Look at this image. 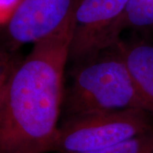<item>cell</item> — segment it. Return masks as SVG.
Wrapping results in <instances>:
<instances>
[{
    "mask_svg": "<svg viewBox=\"0 0 153 153\" xmlns=\"http://www.w3.org/2000/svg\"><path fill=\"white\" fill-rule=\"evenodd\" d=\"M72 30L71 17L59 31L33 44L25 59L2 71L0 153L53 152Z\"/></svg>",
    "mask_w": 153,
    "mask_h": 153,
    "instance_id": "1",
    "label": "cell"
},
{
    "mask_svg": "<svg viewBox=\"0 0 153 153\" xmlns=\"http://www.w3.org/2000/svg\"><path fill=\"white\" fill-rule=\"evenodd\" d=\"M71 71L63 101L67 117L131 108L147 111L117 42L76 62Z\"/></svg>",
    "mask_w": 153,
    "mask_h": 153,
    "instance_id": "2",
    "label": "cell"
},
{
    "mask_svg": "<svg viewBox=\"0 0 153 153\" xmlns=\"http://www.w3.org/2000/svg\"><path fill=\"white\" fill-rule=\"evenodd\" d=\"M152 116L131 108L67 117L59 127L53 152H87L123 142L152 130Z\"/></svg>",
    "mask_w": 153,
    "mask_h": 153,
    "instance_id": "3",
    "label": "cell"
},
{
    "mask_svg": "<svg viewBox=\"0 0 153 153\" xmlns=\"http://www.w3.org/2000/svg\"><path fill=\"white\" fill-rule=\"evenodd\" d=\"M128 0H78L72 16L69 59L75 63L120 40L117 26Z\"/></svg>",
    "mask_w": 153,
    "mask_h": 153,
    "instance_id": "4",
    "label": "cell"
},
{
    "mask_svg": "<svg viewBox=\"0 0 153 153\" xmlns=\"http://www.w3.org/2000/svg\"><path fill=\"white\" fill-rule=\"evenodd\" d=\"M78 0H22L2 25L5 51L35 44L59 31L73 16Z\"/></svg>",
    "mask_w": 153,
    "mask_h": 153,
    "instance_id": "5",
    "label": "cell"
},
{
    "mask_svg": "<svg viewBox=\"0 0 153 153\" xmlns=\"http://www.w3.org/2000/svg\"><path fill=\"white\" fill-rule=\"evenodd\" d=\"M117 45L138 93L153 115V42L135 33L128 40L120 39Z\"/></svg>",
    "mask_w": 153,
    "mask_h": 153,
    "instance_id": "6",
    "label": "cell"
},
{
    "mask_svg": "<svg viewBox=\"0 0 153 153\" xmlns=\"http://www.w3.org/2000/svg\"><path fill=\"white\" fill-rule=\"evenodd\" d=\"M125 29L150 37L153 34V0H128L123 16L117 26V34Z\"/></svg>",
    "mask_w": 153,
    "mask_h": 153,
    "instance_id": "7",
    "label": "cell"
},
{
    "mask_svg": "<svg viewBox=\"0 0 153 153\" xmlns=\"http://www.w3.org/2000/svg\"><path fill=\"white\" fill-rule=\"evenodd\" d=\"M153 150V129L111 146L93 151L67 153H151Z\"/></svg>",
    "mask_w": 153,
    "mask_h": 153,
    "instance_id": "8",
    "label": "cell"
},
{
    "mask_svg": "<svg viewBox=\"0 0 153 153\" xmlns=\"http://www.w3.org/2000/svg\"><path fill=\"white\" fill-rule=\"evenodd\" d=\"M22 0H0L1 24H4Z\"/></svg>",
    "mask_w": 153,
    "mask_h": 153,
    "instance_id": "9",
    "label": "cell"
},
{
    "mask_svg": "<svg viewBox=\"0 0 153 153\" xmlns=\"http://www.w3.org/2000/svg\"><path fill=\"white\" fill-rule=\"evenodd\" d=\"M151 153H153V150H152V152H151Z\"/></svg>",
    "mask_w": 153,
    "mask_h": 153,
    "instance_id": "10",
    "label": "cell"
}]
</instances>
